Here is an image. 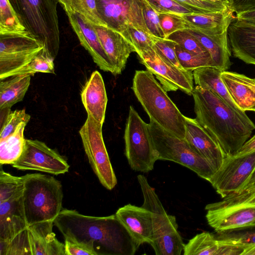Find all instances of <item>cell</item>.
Returning <instances> with one entry per match:
<instances>
[{"label": "cell", "instance_id": "1", "mask_svg": "<svg viewBox=\"0 0 255 255\" xmlns=\"http://www.w3.org/2000/svg\"><path fill=\"white\" fill-rule=\"evenodd\" d=\"M54 225L64 238L88 245L97 255H133L140 246L115 214L94 217L64 209Z\"/></svg>", "mask_w": 255, "mask_h": 255}, {"label": "cell", "instance_id": "2", "mask_svg": "<svg viewBox=\"0 0 255 255\" xmlns=\"http://www.w3.org/2000/svg\"><path fill=\"white\" fill-rule=\"evenodd\" d=\"M192 95L196 120L227 156L236 155L255 129L254 123L245 112L233 108L211 90L196 85Z\"/></svg>", "mask_w": 255, "mask_h": 255}, {"label": "cell", "instance_id": "3", "mask_svg": "<svg viewBox=\"0 0 255 255\" xmlns=\"http://www.w3.org/2000/svg\"><path fill=\"white\" fill-rule=\"evenodd\" d=\"M131 88L150 119L175 136L185 138V116L152 73L135 71Z\"/></svg>", "mask_w": 255, "mask_h": 255}, {"label": "cell", "instance_id": "4", "mask_svg": "<svg viewBox=\"0 0 255 255\" xmlns=\"http://www.w3.org/2000/svg\"><path fill=\"white\" fill-rule=\"evenodd\" d=\"M22 196L28 226L55 219L62 210L63 197L61 182L53 176L40 173L22 176Z\"/></svg>", "mask_w": 255, "mask_h": 255}, {"label": "cell", "instance_id": "5", "mask_svg": "<svg viewBox=\"0 0 255 255\" xmlns=\"http://www.w3.org/2000/svg\"><path fill=\"white\" fill-rule=\"evenodd\" d=\"M26 30L44 44L54 58L60 31L56 0H8Z\"/></svg>", "mask_w": 255, "mask_h": 255}, {"label": "cell", "instance_id": "6", "mask_svg": "<svg viewBox=\"0 0 255 255\" xmlns=\"http://www.w3.org/2000/svg\"><path fill=\"white\" fill-rule=\"evenodd\" d=\"M205 206L208 224L216 232L255 225V186L246 187Z\"/></svg>", "mask_w": 255, "mask_h": 255}, {"label": "cell", "instance_id": "7", "mask_svg": "<svg viewBox=\"0 0 255 255\" xmlns=\"http://www.w3.org/2000/svg\"><path fill=\"white\" fill-rule=\"evenodd\" d=\"M157 160L173 161L195 172L210 182L216 172L210 163L197 152L185 140L175 136L152 120L148 124Z\"/></svg>", "mask_w": 255, "mask_h": 255}, {"label": "cell", "instance_id": "8", "mask_svg": "<svg viewBox=\"0 0 255 255\" xmlns=\"http://www.w3.org/2000/svg\"><path fill=\"white\" fill-rule=\"evenodd\" d=\"M125 154L131 168L146 173L154 168L157 160L148 124L130 106L124 133Z\"/></svg>", "mask_w": 255, "mask_h": 255}, {"label": "cell", "instance_id": "9", "mask_svg": "<svg viewBox=\"0 0 255 255\" xmlns=\"http://www.w3.org/2000/svg\"><path fill=\"white\" fill-rule=\"evenodd\" d=\"M102 127L88 115L79 133L92 168L102 185L111 190L116 185L117 179L104 141Z\"/></svg>", "mask_w": 255, "mask_h": 255}, {"label": "cell", "instance_id": "10", "mask_svg": "<svg viewBox=\"0 0 255 255\" xmlns=\"http://www.w3.org/2000/svg\"><path fill=\"white\" fill-rule=\"evenodd\" d=\"M44 46L27 30L0 33V79L29 63Z\"/></svg>", "mask_w": 255, "mask_h": 255}, {"label": "cell", "instance_id": "11", "mask_svg": "<svg viewBox=\"0 0 255 255\" xmlns=\"http://www.w3.org/2000/svg\"><path fill=\"white\" fill-rule=\"evenodd\" d=\"M255 169V151L227 156L210 183L222 198L241 190Z\"/></svg>", "mask_w": 255, "mask_h": 255}, {"label": "cell", "instance_id": "12", "mask_svg": "<svg viewBox=\"0 0 255 255\" xmlns=\"http://www.w3.org/2000/svg\"><path fill=\"white\" fill-rule=\"evenodd\" d=\"M11 165L18 170H36L54 175L64 174L70 167L62 156L44 142L27 139L21 155Z\"/></svg>", "mask_w": 255, "mask_h": 255}, {"label": "cell", "instance_id": "13", "mask_svg": "<svg viewBox=\"0 0 255 255\" xmlns=\"http://www.w3.org/2000/svg\"><path fill=\"white\" fill-rule=\"evenodd\" d=\"M138 56L140 62L155 76L166 91L180 90L192 95L194 88L193 71L173 65L160 56L154 47Z\"/></svg>", "mask_w": 255, "mask_h": 255}, {"label": "cell", "instance_id": "14", "mask_svg": "<svg viewBox=\"0 0 255 255\" xmlns=\"http://www.w3.org/2000/svg\"><path fill=\"white\" fill-rule=\"evenodd\" d=\"M145 0H96V2L99 13L108 27L121 33L126 25H131L149 33L142 14Z\"/></svg>", "mask_w": 255, "mask_h": 255}, {"label": "cell", "instance_id": "15", "mask_svg": "<svg viewBox=\"0 0 255 255\" xmlns=\"http://www.w3.org/2000/svg\"><path fill=\"white\" fill-rule=\"evenodd\" d=\"M65 12L81 44L89 53L94 62L101 70L115 75L114 67L92 23L77 12L71 10Z\"/></svg>", "mask_w": 255, "mask_h": 255}, {"label": "cell", "instance_id": "16", "mask_svg": "<svg viewBox=\"0 0 255 255\" xmlns=\"http://www.w3.org/2000/svg\"><path fill=\"white\" fill-rule=\"evenodd\" d=\"M185 120L184 138L197 152L210 163L216 172L227 156L219 143L196 119L185 116Z\"/></svg>", "mask_w": 255, "mask_h": 255}, {"label": "cell", "instance_id": "17", "mask_svg": "<svg viewBox=\"0 0 255 255\" xmlns=\"http://www.w3.org/2000/svg\"><path fill=\"white\" fill-rule=\"evenodd\" d=\"M115 215L139 246L149 243L154 232L151 212L128 204L120 208Z\"/></svg>", "mask_w": 255, "mask_h": 255}, {"label": "cell", "instance_id": "18", "mask_svg": "<svg viewBox=\"0 0 255 255\" xmlns=\"http://www.w3.org/2000/svg\"><path fill=\"white\" fill-rule=\"evenodd\" d=\"M92 24L114 67L115 75L121 74L130 54L136 52L135 48L121 33L107 26Z\"/></svg>", "mask_w": 255, "mask_h": 255}, {"label": "cell", "instance_id": "19", "mask_svg": "<svg viewBox=\"0 0 255 255\" xmlns=\"http://www.w3.org/2000/svg\"><path fill=\"white\" fill-rule=\"evenodd\" d=\"M249 244H238L220 240L215 235L202 232L185 244L184 255H242Z\"/></svg>", "mask_w": 255, "mask_h": 255}, {"label": "cell", "instance_id": "20", "mask_svg": "<svg viewBox=\"0 0 255 255\" xmlns=\"http://www.w3.org/2000/svg\"><path fill=\"white\" fill-rule=\"evenodd\" d=\"M137 178L143 197L141 206L151 212L153 215L154 232L150 241L172 230L178 229L175 217L167 214L155 189L149 184L146 178L141 174H139Z\"/></svg>", "mask_w": 255, "mask_h": 255}, {"label": "cell", "instance_id": "21", "mask_svg": "<svg viewBox=\"0 0 255 255\" xmlns=\"http://www.w3.org/2000/svg\"><path fill=\"white\" fill-rule=\"evenodd\" d=\"M53 225L54 221H47L27 227L31 255H65V244L57 239Z\"/></svg>", "mask_w": 255, "mask_h": 255}, {"label": "cell", "instance_id": "22", "mask_svg": "<svg viewBox=\"0 0 255 255\" xmlns=\"http://www.w3.org/2000/svg\"><path fill=\"white\" fill-rule=\"evenodd\" d=\"M232 9L225 11L203 13L180 14L186 29L198 30L211 36L221 35L226 32L230 24L236 19Z\"/></svg>", "mask_w": 255, "mask_h": 255}, {"label": "cell", "instance_id": "23", "mask_svg": "<svg viewBox=\"0 0 255 255\" xmlns=\"http://www.w3.org/2000/svg\"><path fill=\"white\" fill-rule=\"evenodd\" d=\"M228 37L234 56L255 65V25L236 20L228 28Z\"/></svg>", "mask_w": 255, "mask_h": 255}, {"label": "cell", "instance_id": "24", "mask_svg": "<svg viewBox=\"0 0 255 255\" xmlns=\"http://www.w3.org/2000/svg\"><path fill=\"white\" fill-rule=\"evenodd\" d=\"M82 102L88 115L103 125L108 102L105 86L102 75L94 71L83 87Z\"/></svg>", "mask_w": 255, "mask_h": 255}, {"label": "cell", "instance_id": "25", "mask_svg": "<svg viewBox=\"0 0 255 255\" xmlns=\"http://www.w3.org/2000/svg\"><path fill=\"white\" fill-rule=\"evenodd\" d=\"M22 196L0 202V241H8L25 230Z\"/></svg>", "mask_w": 255, "mask_h": 255}, {"label": "cell", "instance_id": "26", "mask_svg": "<svg viewBox=\"0 0 255 255\" xmlns=\"http://www.w3.org/2000/svg\"><path fill=\"white\" fill-rule=\"evenodd\" d=\"M210 53L214 67L222 71H227L231 65V49L229 45L228 32L221 35L211 36L198 30L187 28Z\"/></svg>", "mask_w": 255, "mask_h": 255}, {"label": "cell", "instance_id": "27", "mask_svg": "<svg viewBox=\"0 0 255 255\" xmlns=\"http://www.w3.org/2000/svg\"><path fill=\"white\" fill-rule=\"evenodd\" d=\"M222 72L220 69L212 66L199 68L193 71L194 81L197 86L214 92L233 108L243 111L229 93L221 78Z\"/></svg>", "mask_w": 255, "mask_h": 255}, {"label": "cell", "instance_id": "28", "mask_svg": "<svg viewBox=\"0 0 255 255\" xmlns=\"http://www.w3.org/2000/svg\"><path fill=\"white\" fill-rule=\"evenodd\" d=\"M30 75H17L0 80V110L9 109L22 101L30 84Z\"/></svg>", "mask_w": 255, "mask_h": 255}, {"label": "cell", "instance_id": "29", "mask_svg": "<svg viewBox=\"0 0 255 255\" xmlns=\"http://www.w3.org/2000/svg\"><path fill=\"white\" fill-rule=\"evenodd\" d=\"M221 78L233 100L240 110L251 111L255 106V93L239 81L232 72L222 71Z\"/></svg>", "mask_w": 255, "mask_h": 255}, {"label": "cell", "instance_id": "30", "mask_svg": "<svg viewBox=\"0 0 255 255\" xmlns=\"http://www.w3.org/2000/svg\"><path fill=\"white\" fill-rule=\"evenodd\" d=\"M27 124L26 123H21L11 134L0 140L1 165L11 164L21 155L25 143L24 131Z\"/></svg>", "mask_w": 255, "mask_h": 255}, {"label": "cell", "instance_id": "31", "mask_svg": "<svg viewBox=\"0 0 255 255\" xmlns=\"http://www.w3.org/2000/svg\"><path fill=\"white\" fill-rule=\"evenodd\" d=\"M149 244L156 255H180L185 244L178 229H174L151 240Z\"/></svg>", "mask_w": 255, "mask_h": 255}, {"label": "cell", "instance_id": "32", "mask_svg": "<svg viewBox=\"0 0 255 255\" xmlns=\"http://www.w3.org/2000/svg\"><path fill=\"white\" fill-rule=\"evenodd\" d=\"M54 58L49 50L44 47L29 63L9 74L7 78L17 75H32L37 72L54 74Z\"/></svg>", "mask_w": 255, "mask_h": 255}, {"label": "cell", "instance_id": "33", "mask_svg": "<svg viewBox=\"0 0 255 255\" xmlns=\"http://www.w3.org/2000/svg\"><path fill=\"white\" fill-rule=\"evenodd\" d=\"M24 189L22 176H16L0 170V202L21 196Z\"/></svg>", "mask_w": 255, "mask_h": 255}, {"label": "cell", "instance_id": "34", "mask_svg": "<svg viewBox=\"0 0 255 255\" xmlns=\"http://www.w3.org/2000/svg\"><path fill=\"white\" fill-rule=\"evenodd\" d=\"M26 30L8 0H0V33Z\"/></svg>", "mask_w": 255, "mask_h": 255}, {"label": "cell", "instance_id": "35", "mask_svg": "<svg viewBox=\"0 0 255 255\" xmlns=\"http://www.w3.org/2000/svg\"><path fill=\"white\" fill-rule=\"evenodd\" d=\"M175 51L180 65L185 70L193 71L203 67H214L210 55L192 52L183 49L177 44L175 46Z\"/></svg>", "mask_w": 255, "mask_h": 255}, {"label": "cell", "instance_id": "36", "mask_svg": "<svg viewBox=\"0 0 255 255\" xmlns=\"http://www.w3.org/2000/svg\"><path fill=\"white\" fill-rule=\"evenodd\" d=\"M121 33L133 45L137 55L154 47L153 35L131 25H126Z\"/></svg>", "mask_w": 255, "mask_h": 255}, {"label": "cell", "instance_id": "37", "mask_svg": "<svg viewBox=\"0 0 255 255\" xmlns=\"http://www.w3.org/2000/svg\"><path fill=\"white\" fill-rule=\"evenodd\" d=\"M67 10L79 13L92 24L107 26L99 13L96 0H70Z\"/></svg>", "mask_w": 255, "mask_h": 255}, {"label": "cell", "instance_id": "38", "mask_svg": "<svg viewBox=\"0 0 255 255\" xmlns=\"http://www.w3.org/2000/svg\"><path fill=\"white\" fill-rule=\"evenodd\" d=\"M166 39L174 41L187 51L198 54L210 55L198 40L186 29L176 31L169 35Z\"/></svg>", "mask_w": 255, "mask_h": 255}, {"label": "cell", "instance_id": "39", "mask_svg": "<svg viewBox=\"0 0 255 255\" xmlns=\"http://www.w3.org/2000/svg\"><path fill=\"white\" fill-rule=\"evenodd\" d=\"M220 240L238 244H255V225L245 228L216 232Z\"/></svg>", "mask_w": 255, "mask_h": 255}, {"label": "cell", "instance_id": "40", "mask_svg": "<svg viewBox=\"0 0 255 255\" xmlns=\"http://www.w3.org/2000/svg\"><path fill=\"white\" fill-rule=\"evenodd\" d=\"M30 116L24 109L10 111L7 114L1 126L0 140H2L11 134L17 127L23 122L28 124Z\"/></svg>", "mask_w": 255, "mask_h": 255}, {"label": "cell", "instance_id": "41", "mask_svg": "<svg viewBox=\"0 0 255 255\" xmlns=\"http://www.w3.org/2000/svg\"><path fill=\"white\" fill-rule=\"evenodd\" d=\"M154 48L163 59L176 67L184 70L180 65L175 51V42L166 38L153 36Z\"/></svg>", "mask_w": 255, "mask_h": 255}, {"label": "cell", "instance_id": "42", "mask_svg": "<svg viewBox=\"0 0 255 255\" xmlns=\"http://www.w3.org/2000/svg\"><path fill=\"white\" fill-rule=\"evenodd\" d=\"M142 14L146 27L149 33L156 37L165 38L160 26L158 13L146 0L143 4Z\"/></svg>", "mask_w": 255, "mask_h": 255}, {"label": "cell", "instance_id": "43", "mask_svg": "<svg viewBox=\"0 0 255 255\" xmlns=\"http://www.w3.org/2000/svg\"><path fill=\"white\" fill-rule=\"evenodd\" d=\"M159 22L165 38L173 32L186 29V25L180 14L159 13Z\"/></svg>", "mask_w": 255, "mask_h": 255}, {"label": "cell", "instance_id": "44", "mask_svg": "<svg viewBox=\"0 0 255 255\" xmlns=\"http://www.w3.org/2000/svg\"><path fill=\"white\" fill-rule=\"evenodd\" d=\"M190 10L193 13H203L225 11L229 8L225 6L202 0H174Z\"/></svg>", "mask_w": 255, "mask_h": 255}, {"label": "cell", "instance_id": "45", "mask_svg": "<svg viewBox=\"0 0 255 255\" xmlns=\"http://www.w3.org/2000/svg\"><path fill=\"white\" fill-rule=\"evenodd\" d=\"M158 13H169L177 14L193 13L190 10L174 0H146Z\"/></svg>", "mask_w": 255, "mask_h": 255}, {"label": "cell", "instance_id": "46", "mask_svg": "<svg viewBox=\"0 0 255 255\" xmlns=\"http://www.w3.org/2000/svg\"><path fill=\"white\" fill-rule=\"evenodd\" d=\"M65 239V255H97L91 247L69 238Z\"/></svg>", "mask_w": 255, "mask_h": 255}, {"label": "cell", "instance_id": "47", "mask_svg": "<svg viewBox=\"0 0 255 255\" xmlns=\"http://www.w3.org/2000/svg\"><path fill=\"white\" fill-rule=\"evenodd\" d=\"M232 9L236 13L255 9V0H233Z\"/></svg>", "mask_w": 255, "mask_h": 255}, {"label": "cell", "instance_id": "48", "mask_svg": "<svg viewBox=\"0 0 255 255\" xmlns=\"http://www.w3.org/2000/svg\"><path fill=\"white\" fill-rule=\"evenodd\" d=\"M236 19L245 23L255 25V9L236 13Z\"/></svg>", "mask_w": 255, "mask_h": 255}, {"label": "cell", "instance_id": "49", "mask_svg": "<svg viewBox=\"0 0 255 255\" xmlns=\"http://www.w3.org/2000/svg\"><path fill=\"white\" fill-rule=\"evenodd\" d=\"M234 76L241 83L246 85L255 93V78H250L245 75L239 74L237 72H232ZM251 111L255 112V106L252 109Z\"/></svg>", "mask_w": 255, "mask_h": 255}, {"label": "cell", "instance_id": "50", "mask_svg": "<svg viewBox=\"0 0 255 255\" xmlns=\"http://www.w3.org/2000/svg\"><path fill=\"white\" fill-rule=\"evenodd\" d=\"M254 151H255V134L243 144L235 155H242Z\"/></svg>", "mask_w": 255, "mask_h": 255}, {"label": "cell", "instance_id": "51", "mask_svg": "<svg viewBox=\"0 0 255 255\" xmlns=\"http://www.w3.org/2000/svg\"><path fill=\"white\" fill-rule=\"evenodd\" d=\"M210 2L225 6L232 9L233 0H202Z\"/></svg>", "mask_w": 255, "mask_h": 255}, {"label": "cell", "instance_id": "52", "mask_svg": "<svg viewBox=\"0 0 255 255\" xmlns=\"http://www.w3.org/2000/svg\"><path fill=\"white\" fill-rule=\"evenodd\" d=\"M242 255H255V244H250L245 249Z\"/></svg>", "mask_w": 255, "mask_h": 255}, {"label": "cell", "instance_id": "53", "mask_svg": "<svg viewBox=\"0 0 255 255\" xmlns=\"http://www.w3.org/2000/svg\"><path fill=\"white\" fill-rule=\"evenodd\" d=\"M255 186V169L251 176L250 178H249L248 181L247 182V183L245 184V185L244 186V188L246 187H252ZM242 188V189H243Z\"/></svg>", "mask_w": 255, "mask_h": 255}, {"label": "cell", "instance_id": "54", "mask_svg": "<svg viewBox=\"0 0 255 255\" xmlns=\"http://www.w3.org/2000/svg\"><path fill=\"white\" fill-rule=\"evenodd\" d=\"M58 2L60 3L65 11L69 10V4H70V0H56Z\"/></svg>", "mask_w": 255, "mask_h": 255}]
</instances>
